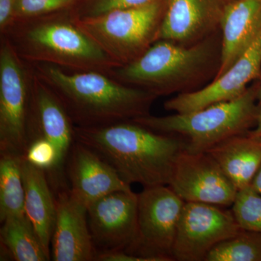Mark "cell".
Instances as JSON below:
<instances>
[{
    "label": "cell",
    "instance_id": "cell-15",
    "mask_svg": "<svg viewBox=\"0 0 261 261\" xmlns=\"http://www.w3.org/2000/svg\"><path fill=\"white\" fill-rule=\"evenodd\" d=\"M65 173L70 192L87 206L113 192L132 191L107 161L77 141L67 158Z\"/></svg>",
    "mask_w": 261,
    "mask_h": 261
},
{
    "label": "cell",
    "instance_id": "cell-12",
    "mask_svg": "<svg viewBox=\"0 0 261 261\" xmlns=\"http://www.w3.org/2000/svg\"><path fill=\"white\" fill-rule=\"evenodd\" d=\"M87 216L97 254L126 250L137 232V194L132 190L104 196L88 206Z\"/></svg>",
    "mask_w": 261,
    "mask_h": 261
},
{
    "label": "cell",
    "instance_id": "cell-7",
    "mask_svg": "<svg viewBox=\"0 0 261 261\" xmlns=\"http://www.w3.org/2000/svg\"><path fill=\"white\" fill-rule=\"evenodd\" d=\"M138 197L137 232L126 251L148 261H171L185 202L167 185L145 187Z\"/></svg>",
    "mask_w": 261,
    "mask_h": 261
},
{
    "label": "cell",
    "instance_id": "cell-2",
    "mask_svg": "<svg viewBox=\"0 0 261 261\" xmlns=\"http://www.w3.org/2000/svg\"><path fill=\"white\" fill-rule=\"evenodd\" d=\"M75 140L97 152L128 185H169L178 155L187 148L181 137L158 133L133 121L84 128Z\"/></svg>",
    "mask_w": 261,
    "mask_h": 261
},
{
    "label": "cell",
    "instance_id": "cell-19",
    "mask_svg": "<svg viewBox=\"0 0 261 261\" xmlns=\"http://www.w3.org/2000/svg\"><path fill=\"white\" fill-rule=\"evenodd\" d=\"M1 224L0 243L4 255L15 261L49 260L25 214L10 216Z\"/></svg>",
    "mask_w": 261,
    "mask_h": 261
},
{
    "label": "cell",
    "instance_id": "cell-1",
    "mask_svg": "<svg viewBox=\"0 0 261 261\" xmlns=\"http://www.w3.org/2000/svg\"><path fill=\"white\" fill-rule=\"evenodd\" d=\"M33 65V73L58 97L75 126H106L148 116L158 98L100 72L70 73L56 65Z\"/></svg>",
    "mask_w": 261,
    "mask_h": 261
},
{
    "label": "cell",
    "instance_id": "cell-9",
    "mask_svg": "<svg viewBox=\"0 0 261 261\" xmlns=\"http://www.w3.org/2000/svg\"><path fill=\"white\" fill-rule=\"evenodd\" d=\"M241 229L231 210L185 202L173 245V260L205 261L214 247Z\"/></svg>",
    "mask_w": 261,
    "mask_h": 261
},
{
    "label": "cell",
    "instance_id": "cell-18",
    "mask_svg": "<svg viewBox=\"0 0 261 261\" xmlns=\"http://www.w3.org/2000/svg\"><path fill=\"white\" fill-rule=\"evenodd\" d=\"M238 191L251 186L261 166V138L248 133L230 137L207 151Z\"/></svg>",
    "mask_w": 261,
    "mask_h": 261
},
{
    "label": "cell",
    "instance_id": "cell-25",
    "mask_svg": "<svg viewBox=\"0 0 261 261\" xmlns=\"http://www.w3.org/2000/svg\"><path fill=\"white\" fill-rule=\"evenodd\" d=\"M16 0H0V29L2 32L11 23Z\"/></svg>",
    "mask_w": 261,
    "mask_h": 261
},
{
    "label": "cell",
    "instance_id": "cell-17",
    "mask_svg": "<svg viewBox=\"0 0 261 261\" xmlns=\"http://www.w3.org/2000/svg\"><path fill=\"white\" fill-rule=\"evenodd\" d=\"M22 176L25 190V214L51 259V240L56 217V202L47 174L23 157Z\"/></svg>",
    "mask_w": 261,
    "mask_h": 261
},
{
    "label": "cell",
    "instance_id": "cell-6",
    "mask_svg": "<svg viewBox=\"0 0 261 261\" xmlns=\"http://www.w3.org/2000/svg\"><path fill=\"white\" fill-rule=\"evenodd\" d=\"M166 9L160 0H154L143 6L75 20L77 25L121 67L140 58L159 40Z\"/></svg>",
    "mask_w": 261,
    "mask_h": 261
},
{
    "label": "cell",
    "instance_id": "cell-4",
    "mask_svg": "<svg viewBox=\"0 0 261 261\" xmlns=\"http://www.w3.org/2000/svg\"><path fill=\"white\" fill-rule=\"evenodd\" d=\"M6 32L20 58L32 64L46 63L68 71L107 75L118 67L77 25L75 18L19 21L10 23Z\"/></svg>",
    "mask_w": 261,
    "mask_h": 261
},
{
    "label": "cell",
    "instance_id": "cell-27",
    "mask_svg": "<svg viewBox=\"0 0 261 261\" xmlns=\"http://www.w3.org/2000/svg\"><path fill=\"white\" fill-rule=\"evenodd\" d=\"M251 187L261 195V166L252 182Z\"/></svg>",
    "mask_w": 261,
    "mask_h": 261
},
{
    "label": "cell",
    "instance_id": "cell-5",
    "mask_svg": "<svg viewBox=\"0 0 261 261\" xmlns=\"http://www.w3.org/2000/svg\"><path fill=\"white\" fill-rule=\"evenodd\" d=\"M260 80L254 82L240 97L187 113L165 116L152 115L133 122L158 133L181 137L187 150L205 152L234 136L248 133L255 126Z\"/></svg>",
    "mask_w": 261,
    "mask_h": 261
},
{
    "label": "cell",
    "instance_id": "cell-24",
    "mask_svg": "<svg viewBox=\"0 0 261 261\" xmlns=\"http://www.w3.org/2000/svg\"><path fill=\"white\" fill-rule=\"evenodd\" d=\"M152 1L154 0H97L83 16L77 18H91L105 14L113 10L137 8L152 3Z\"/></svg>",
    "mask_w": 261,
    "mask_h": 261
},
{
    "label": "cell",
    "instance_id": "cell-8",
    "mask_svg": "<svg viewBox=\"0 0 261 261\" xmlns=\"http://www.w3.org/2000/svg\"><path fill=\"white\" fill-rule=\"evenodd\" d=\"M30 100L31 75L5 37L0 47V153L25 155Z\"/></svg>",
    "mask_w": 261,
    "mask_h": 261
},
{
    "label": "cell",
    "instance_id": "cell-13",
    "mask_svg": "<svg viewBox=\"0 0 261 261\" xmlns=\"http://www.w3.org/2000/svg\"><path fill=\"white\" fill-rule=\"evenodd\" d=\"M56 217L51 240L55 261L95 260L97 251L89 230L88 206L69 187L56 192Z\"/></svg>",
    "mask_w": 261,
    "mask_h": 261
},
{
    "label": "cell",
    "instance_id": "cell-21",
    "mask_svg": "<svg viewBox=\"0 0 261 261\" xmlns=\"http://www.w3.org/2000/svg\"><path fill=\"white\" fill-rule=\"evenodd\" d=\"M205 261H261V233L242 228L214 247Z\"/></svg>",
    "mask_w": 261,
    "mask_h": 261
},
{
    "label": "cell",
    "instance_id": "cell-22",
    "mask_svg": "<svg viewBox=\"0 0 261 261\" xmlns=\"http://www.w3.org/2000/svg\"><path fill=\"white\" fill-rule=\"evenodd\" d=\"M231 210L240 228L261 233V195L251 186L238 192Z\"/></svg>",
    "mask_w": 261,
    "mask_h": 261
},
{
    "label": "cell",
    "instance_id": "cell-16",
    "mask_svg": "<svg viewBox=\"0 0 261 261\" xmlns=\"http://www.w3.org/2000/svg\"><path fill=\"white\" fill-rule=\"evenodd\" d=\"M261 28V0H234L221 20V58L215 79L226 71L251 44Z\"/></svg>",
    "mask_w": 261,
    "mask_h": 261
},
{
    "label": "cell",
    "instance_id": "cell-26",
    "mask_svg": "<svg viewBox=\"0 0 261 261\" xmlns=\"http://www.w3.org/2000/svg\"><path fill=\"white\" fill-rule=\"evenodd\" d=\"M250 133L261 138V80L260 89L257 96L256 122L255 127L253 129L250 130Z\"/></svg>",
    "mask_w": 261,
    "mask_h": 261
},
{
    "label": "cell",
    "instance_id": "cell-3",
    "mask_svg": "<svg viewBox=\"0 0 261 261\" xmlns=\"http://www.w3.org/2000/svg\"><path fill=\"white\" fill-rule=\"evenodd\" d=\"M221 35L219 31L192 45L158 40L135 61L113 68L108 75L158 97L187 93L205 87L219 72Z\"/></svg>",
    "mask_w": 261,
    "mask_h": 261
},
{
    "label": "cell",
    "instance_id": "cell-11",
    "mask_svg": "<svg viewBox=\"0 0 261 261\" xmlns=\"http://www.w3.org/2000/svg\"><path fill=\"white\" fill-rule=\"evenodd\" d=\"M261 79V28L251 44L222 75L193 92L177 94L163 104L176 113L198 111L240 97L249 86Z\"/></svg>",
    "mask_w": 261,
    "mask_h": 261
},
{
    "label": "cell",
    "instance_id": "cell-14",
    "mask_svg": "<svg viewBox=\"0 0 261 261\" xmlns=\"http://www.w3.org/2000/svg\"><path fill=\"white\" fill-rule=\"evenodd\" d=\"M39 138L49 141L56 147L65 168L67 158L75 142L74 125L58 97L32 72L28 144Z\"/></svg>",
    "mask_w": 261,
    "mask_h": 261
},
{
    "label": "cell",
    "instance_id": "cell-20",
    "mask_svg": "<svg viewBox=\"0 0 261 261\" xmlns=\"http://www.w3.org/2000/svg\"><path fill=\"white\" fill-rule=\"evenodd\" d=\"M24 155L0 153V222L25 214V190L22 176Z\"/></svg>",
    "mask_w": 261,
    "mask_h": 261
},
{
    "label": "cell",
    "instance_id": "cell-23",
    "mask_svg": "<svg viewBox=\"0 0 261 261\" xmlns=\"http://www.w3.org/2000/svg\"><path fill=\"white\" fill-rule=\"evenodd\" d=\"M73 0H16L13 19L42 16L68 6ZM13 21V20H12Z\"/></svg>",
    "mask_w": 261,
    "mask_h": 261
},
{
    "label": "cell",
    "instance_id": "cell-10",
    "mask_svg": "<svg viewBox=\"0 0 261 261\" xmlns=\"http://www.w3.org/2000/svg\"><path fill=\"white\" fill-rule=\"evenodd\" d=\"M185 202L231 207L238 190L219 165L205 152L186 149L177 158L168 185Z\"/></svg>",
    "mask_w": 261,
    "mask_h": 261
}]
</instances>
